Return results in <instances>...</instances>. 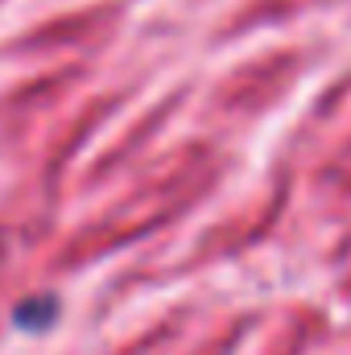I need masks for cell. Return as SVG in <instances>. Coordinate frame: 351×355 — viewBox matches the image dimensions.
<instances>
[{"instance_id": "1", "label": "cell", "mask_w": 351, "mask_h": 355, "mask_svg": "<svg viewBox=\"0 0 351 355\" xmlns=\"http://www.w3.org/2000/svg\"><path fill=\"white\" fill-rule=\"evenodd\" d=\"M17 327H25V331H46L54 318H58V302L54 297H29V302H21L17 306Z\"/></svg>"}]
</instances>
